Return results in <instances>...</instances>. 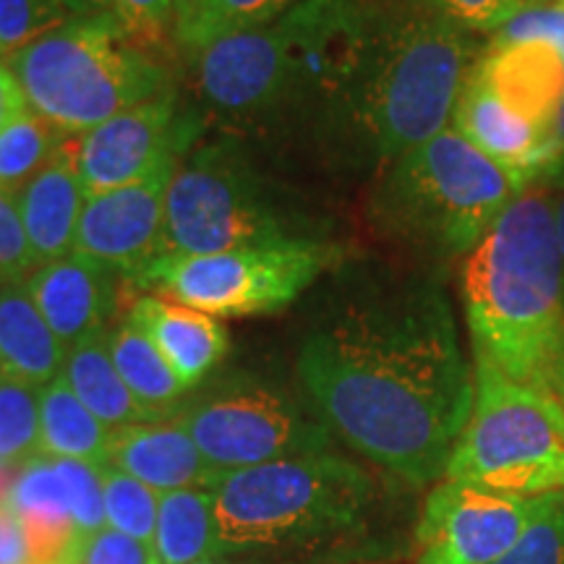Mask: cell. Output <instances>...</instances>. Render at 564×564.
Returning <instances> with one entry per match:
<instances>
[{
    "mask_svg": "<svg viewBox=\"0 0 564 564\" xmlns=\"http://www.w3.org/2000/svg\"><path fill=\"white\" fill-rule=\"evenodd\" d=\"M552 40L564 51V3L556 0L552 6H539V9H531L520 13L518 19L510 21L505 30L494 34V40ZM539 186H564V108L560 116V123H556L554 139H552V162H549L544 178H541Z\"/></svg>",
    "mask_w": 564,
    "mask_h": 564,
    "instance_id": "1f68e13d",
    "label": "cell"
},
{
    "mask_svg": "<svg viewBox=\"0 0 564 564\" xmlns=\"http://www.w3.org/2000/svg\"><path fill=\"white\" fill-rule=\"evenodd\" d=\"M196 564H225V562H212V560H209V562H196Z\"/></svg>",
    "mask_w": 564,
    "mask_h": 564,
    "instance_id": "f6af8a7d",
    "label": "cell"
},
{
    "mask_svg": "<svg viewBox=\"0 0 564 564\" xmlns=\"http://www.w3.org/2000/svg\"><path fill=\"white\" fill-rule=\"evenodd\" d=\"M175 165L171 162L131 186L89 196L70 253L108 267L126 282L144 272L165 253V199Z\"/></svg>",
    "mask_w": 564,
    "mask_h": 564,
    "instance_id": "4fadbf2b",
    "label": "cell"
},
{
    "mask_svg": "<svg viewBox=\"0 0 564 564\" xmlns=\"http://www.w3.org/2000/svg\"><path fill=\"white\" fill-rule=\"evenodd\" d=\"M9 63L26 108L82 137L118 112L171 95L158 53L133 42L108 13L70 17Z\"/></svg>",
    "mask_w": 564,
    "mask_h": 564,
    "instance_id": "5b68a950",
    "label": "cell"
},
{
    "mask_svg": "<svg viewBox=\"0 0 564 564\" xmlns=\"http://www.w3.org/2000/svg\"><path fill=\"white\" fill-rule=\"evenodd\" d=\"M562 3H564V0H562Z\"/></svg>",
    "mask_w": 564,
    "mask_h": 564,
    "instance_id": "c3c4849f",
    "label": "cell"
},
{
    "mask_svg": "<svg viewBox=\"0 0 564 564\" xmlns=\"http://www.w3.org/2000/svg\"><path fill=\"white\" fill-rule=\"evenodd\" d=\"M24 285L53 333L70 350L89 337L108 333L105 327L129 282L108 267L68 253L40 264Z\"/></svg>",
    "mask_w": 564,
    "mask_h": 564,
    "instance_id": "2e32d148",
    "label": "cell"
},
{
    "mask_svg": "<svg viewBox=\"0 0 564 564\" xmlns=\"http://www.w3.org/2000/svg\"><path fill=\"white\" fill-rule=\"evenodd\" d=\"M199 453L220 474L253 468L282 457L324 453L329 436L306 421L280 394L267 390H238L196 403L178 415Z\"/></svg>",
    "mask_w": 564,
    "mask_h": 564,
    "instance_id": "8fae6325",
    "label": "cell"
},
{
    "mask_svg": "<svg viewBox=\"0 0 564 564\" xmlns=\"http://www.w3.org/2000/svg\"><path fill=\"white\" fill-rule=\"evenodd\" d=\"M476 61L470 32L432 0H373L369 53L329 133L387 165L449 129Z\"/></svg>",
    "mask_w": 564,
    "mask_h": 564,
    "instance_id": "3957f363",
    "label": "cell"
},
{
    "mask_svg": "<svg viewBox=\"0 0 564 564\" xmlns=\"http://www.w3.org/2000/svg\"><path fill=\"white\" fill-rule=\"evenodd\" d=\"M66 139L68 133L30 108L13 116L0 129V192L17 196L58 154Z\"/></svg>",
    "mask_w": 564,
    "mask_h": 564,
    "instance_id": "83f0119b",
    "label": "cell"
},
{
    "mask_svg": "<svg viewBox=\"0 0 564 564\" xmlns=\"http://www.w3.org/2000/svg\"><path fill=\"white\" fill-rule=\"evenodd\" d=\"M340 262L333 243L293 241L220 253H162L129 288H144L209 316H257L288 308L324 270Z\"/></svg>",
    "mask_w": 564,
    "mask_h": 564,
    "instance_id": "ba28073f",
    "label": "cell"
},
{
    "mask_svg": "<svg viewBox=\"0 0 564 564\" xmlns=\"http://www.w3.org/2000/svg\"><path fill=\"white\" fill-rule=\"evenodd\" d=\"M444 478L541 497L564 491V400L476 358L474 411Z\"/></svg>",
    "mask_w": 564,
    "mask_h": 564,
    "instance_id": "52a82bcc",
    "label": "cell"
},
{
    "mask_svg": "<svg viewBox=\"0 0 564 564\" xmlns=\"http://www.w3.org/2000/svg\"><path fill=\"white\" fill-rule=\"evenodd\" d=\"M126 319L158 345L186 390L215 371L230 350L228 329L215 316L162 295H137Z\"/></svg>",
    "mask_w": 564,
    "mask_h": 564,
    "instance_id": "d6986e66",
    "label": "cell"
},
{
    "mask_svg": "<svg viewBox=\"0 0 564 564\" xmlns=\"http://www.w3.org/2000/svg\"><path fill=\"white\" fill-rule=\"evenodd\" d=\"M112 432L76 398L66 379L40 387V455L105 465Z\"/></svg>",
    "mask_w": 564,
    "mask_h": 564,
    "instance_id": "cb8c5ba5",
    "label": "cell"
},
{
    "mask_svg": "<svg viewBox=\"0 0 564 564\" xmlns=\"http://www.w3.org/2000/svg\"><path fill=\"white\" fill-rule=\"evenodd\" d=\"M556 238H560L562 270H564V186H562V192H560V202H556Z\"/></svg>",
    "mask_w": 564,
    "mask_h": 564,
    "instance_id": "7bdbcfd3",
    "label": "cell"
},
{
    "mask_svg": "<svg viewBox=\"0 0 564 564\" xmlns=\"http://www.w3.org/2000/svg\"><path fill=\"white\" fill-rule=\"evenodd\" d=\"M17 202L37 267L74 251L76 228L87 202L76 167L74 137H68L58 154L21 188Z\"/></svg>",
    "mask_w": 564,
    "mask_h": 564,
    "instance_id": "ffe728a7",
    "label": "cell"
},
{
    "mask_svg": "<svg viewBox=\"0 0 564 564\" xmlns=\"http://www.w3.org/2000/svg\"><path fill=\"white\" fill-rule=\"evenodd\" d=\"M303 3L306 0H199L186 17L175 21L173 40L194 55L230 34L270 26Z\"/></svg>",
    "mask_w": 564,
    "mask_h": 564,
    "instance_id": "4316f807",
    "label": "cell"
},
{
    "mask_svg": "<svg viewBox=\"0 0 564 564\" xmlns=\"http://www.w3.org/2000/svg\"><path fill=\"white\" fill-rule=\"evenodd\" d=\"M13 478H17V470H13L11 465L0 463V502H6V497H9Z\"/></svg>",
    "mask_w": 564,
    "mask_h": 564,
    "instance_id": "b9f144b4",
    "label": "cell"
},
{
    "mask_svg": "<svg viewBox=\"0 0 564 564\" xmlns=\"http://www.w3.org/2000/svg\"><path fill=\"white\" fill-rule=\"evenodd\" d=\"M0 379H3V371H0Z\"/></svg>",
    "mask_w": 564,
    "mask_h": 564,
    "instance_id": "7dc6e473",
    "label": "cell"
},
{
    "mask_svg": "<svg viewBox=\"0 0 564 564\" xmlns=\"http://www.w3.org/2000/svg\"><path fill=\"white\" fill-rule=\"evenodd\" d=\"M453 129L497 162L520 194L539 186L552 162V141L494 95L489 84L478 76L476 63L455 102Z\"/></svg>",
    "mask_w": 564,
    "mask_h": 564,
    "instance_id": "9a60e30c",
    "label": "cell"
},
{
    "mask_svg": "<svg viewBox=\"0 0 564 564\" xmlns=\"http://www.w3.org/2000/svg\"><path fill=\"white\" fill-rule=\"evenodd\" d=\"M562 494L520 497L474 481L444 478L423 505L415 564H494L560 505Z\"/></svg>",
    "mask_w": 564,
    "mask_h": 564,
    "instance_id": "30bf717a",
    "label": "cell"
},
{
    "mask_svg": "<svg viewBox=\"0 0 564 564\" xmlns=\"http://www.w3.org/2000/svg\"><path fill=\"white\" fill-rule=\"evenodd\" d=\"M100 11L154 53L175 32V0H100Z\"/></svg>",
    "mask_w": 564,
    "mask_h": 564,
    "instance_id": "836d02e7",
    "label": "cell"
},
{
    "mask_svg": "<svg viewBox=\"0 0 564 564\" xmlns=\"http://www.w3.org/2000/svg\"><path fill=\"white\" fill-rule=\"evenodd\" d=\"M301 382L327 426L387 474H447L474 411V377L434 274L366 278L303 343Z\"/></svg>",
    "mask_w": 564,
    "mask_h": 564,
    "instance_id": "6da1fadb",
    "label": "cell"
},
{
    "mask_svg": "<svg viewBox=\"0 0 564 564\" xmlns=\"http://www.w3.org/2000/svg\"><path fill=\"white\" fill-rule=\"evenodd\" d=\"M478 76L512 112L552 141L564 108V51L552 40H494Z\"/></svg>",
    "mask_w": 564,
    "mask_h": 564,
    "instance_id": "e0dca14e",
    "label": "cell"
},
{
    "mask_svg": "<svg viewBox=\"0 0 564 564\" xmlns=\"http://www.w3.org/2000/svg\"><path fill=\"white\" fill-rule=\"evenodd\" d=\"M474 356L564 400V270L549 194L510 202L463 267Z\"/></svg>",
    "mask_w": 564,
    "mask_h": 564,
    "instance_id": "7a4b0ae2",
    "label": "cell"
},
{
    "mask_svg": "<svg viewBox=\"0 0 564 564\" xmlns=\"http://www.w3.org/2000/svg\"><path fill=\"white\" fill-rule=\"evenodd\" d=\"M21 110H26L24 95H21L19 84L13 79L9 63L0 58V129H3L13 116H19Z\"/></svg>",
    "mask_w": 564,
    "mask_h": 564,
    "instance_id": "ab89813d",
    "label": "cell"
},
{
    "mask_svg": "<svg viewBox=\"0 0 564 564\" xmlns=\"http://www.w3.org/2000/svg\"><path fill=\"white\" fill-rule=\"evenodd\" d=\"M34 270H37V259L24 230L17 196L0 192V285L26 282Z\"/></svg>",
    "mask_w": 564,
    "mask_h": 564,
    "instance_id": "e575fe53",
    "label": "cell"
},
{
    "mask_svg": "<svg viewBox=\"0 0 564 564\" xmlns=\"http://www.w3.org/2000/svg\"><path fill=\"white\" fill-rule=\"evenodd\" d=\"M212 491L223 552H243L352 531L364 520L373 484L361 465L314 453L232 470Z\"/></svg>",
    "mask_w": 564,
    "mask_h": 564,
    "instance_id": "8992f818",
    "label": "cell"
},
{
    "mask_svg": "<svg viewBox=\"0 0 564 564\" xmlns=\"http://www.w3.org/2000/svg\"><path fill=\"white\" fill-rule=\"evenodd\" d=\"M241 160L207 147L175 165L165 199V253H220L293 241Z\"/></svg>",
    "mask_w": 564,
    "mask_h": 564,
    "instance_id": "9c48e42d",
    "label": "cell"
},
{
    "mask_svg": "<svg viewBox=\"0 0 564 564\" xmlns=\"http://www.w3.org/2000/svg\"><path fill=\"white\" fill-rule=\"evenodd\" d=\"M68 348L58 340L24 282L0 285V371L17 382L45 387L61 377Z\"/></svg>",
    "mask_w": 564,
    "mask_h": 564,
    "instance_id": "7402d4cb",
    "label": "cell"
},
{
    "mask_svg": "<svg viewBox=\"0 0 564 564\" xmlns=\"http://www.w3.org/2000/svg\"><path fill=\"white\" fill-rule=\"evenodd\" d=\"M196 55V84L212 108L238 118H267L280 105V34L262 26L230 34Z\"/></svg>",
    "mask_w": 564,
    "mask_h": 564,
    "instance_id": "5bb4252c",
    "label": "cell"
},
{
    "mask_svg": "<svg viewBox=\"0 0 564 564\" xmlns=\"http://www.w3.org/2000/svg\"><path fill=\"white\" fill-rule=\"evenodd\" d=\"M494 564H564V497Z\"/></svg>",
    "mask_w": 564,
    "mask_h": 564,
    "instance_id": "74e56055",
    "label": "cell"
},
{
    "mask_svg": "<svg viewBox=\"0 0 564 564\" xmlns=\"http://www.w3.org/2000/svg\"><path fill=\"white\" fill-rule=\"evenodd\" d=\"M192 137L194 129L178 116L173 95L118 112L110 121L74 137L84 194L89 199L150 178L160 167L178 162L175 158Z\"/></svg>",
    "mask_w": 564,
    "mask_h": 564,
    "instance_id": "7c38bea8",
    "label": "cell"
},
{
    "mask_svg": "<svg viewBox=\"0 0 564 564\" xmlns=\"http://www.w3.org/2000/svg\"><path fill=\"white\" fill-rule=\"evenodd\" d=\"M432 3L465 32L497 34L520 13L546 6V0H432Z\"/></svg>",
    "mask_w": 564,
    "mask_h": 564,
    "instance_id": "d590c367",
    "label": "cell"
},
{
    "mask_svg": "<svg viewBox=\"0 0 564 564\" xmlns=\"http://www.w3.org/2000/svg\"><path fill=\"white\" fill-rule=\"evenodd\" d=\"M108 463L158 494L215 489L225 476L212 468L186 429L175 421L133 423L112 432Z\"/></svg>",
    "mask_w": 564,
    "mask_h": 564,
    "instance_id": "ac0fdd59",
    "label": "cell"
},
{
    "mask_svg": "<svg viewBox=\"0 0 564 564\" xmlns=\"http://www.w3.org/2000/svg\"><path fill=\"white\" fill-rule=\"evenodd\" d=\"M63 379L91 415H97L110 432L133 426V423H152L144 408L137 403L129 387L118 373L108 350V333H100L68 350Z\"/></svg>",
    "mask_w": 564,
    "mask_h": 564,
    "instance_id": "603a6c76",
    "label": "cell"
},
{
    "mask_svg": "<svg viewBox=\"0 0 564 564\" xmlns=\"http://www.w3.org/2000/svg\"><path fill=\"white\" fill-rule=\"evenodd\" d=\"M55 460V457H53ZM58 474L66 484L70 514H74L76 539L102 531L108 525L105 514V486L102 465H91L82 460H55Z\"/></svg>",
    "mask_w": 564,
    "mask_h": 564,
    "instance_id": "d6a6232c",
    "label": "cell"
},
{
    "mask_svg": "<svg viewBox=\"0 0 564 564\" xmlns=\"http://www.w3.org/2000/svg\"><path fill=\"white\" fill-rule=\"evenodd\" d=\"M74 17H87V13H102L100 0H63Z\"/></svg>",
    "mask_w": 564,
    "mask_h": 564,
    "instance_id": "60d3db41",
    "label": "cell"
},
{
    "mask_svg": "<svg viewBox=\"0 0 564 564\" xmlns=\"http://www.w3.org/2000/svg\"><path fill=\"white\" fill-rule=\"evenodd\" d=\"M102 486L108 525L152 549L160 494L129 474H123V470L112 468L110 463L102 465Z\"/></svg>",
    "mask_w": 564,
    "mask_h": 564,
    "instance_id": "f546056e",
    "label": "cell"
},
{
    "mask_svg": "<svg viewBox=\"0 0 564 564\" xmlns=\"http://www.w3.org/2000/svg\"><path fill=\"white\" fill-rule=\"evenodd\" d=\"M225 554L217 539L215 491L181 489L160 494L154 528V564H196Z\"/></svg>",
    "mask_w": 564,
    "mask_h": 564,
    "instance_id": "d4e9b609",
    "label": "cell"
},
{
    "mask_svg": "<svg viewBox=\"0 0 564 564\" xmlns=\"http://www.w3.org/2000/svg\"><path fill=\"white\" fill-rule=\"evenodd\" d=\"M108 350L126 387L152 423H160L165 415L178 411L186 387L175 377L173 366L165 361L158 345L139 327L123 319L118 327L108 329Z\"/></svg>",
    "mask_w": 564,
    "mask_h": 564,
    "instance_id": "484cf974",
    "label": "cell"
},
{
    "mask_svg": "<svg viewBox=\"0 0 564 564\" xmlns=\"http://www.w3.org/2000/svg\"><path fill=\"white\" fill-rule=\"evenodd\" d=\"M74 17L63 0H0V58H11L34 40Z\"/></svg>",
    "mask_w": 564,
    "mask_h": 564,
    "instance_id": "4dcf8cb0",
    "label": "cell"
},
{
    "mask_svg": "<svg viewBox=\"0 0 564 564\" xmlns=\"http://www.w3.org/2000/svg\"><path fill=\"white\" fill-rule=\"evenodd\" d=\"M0 564H32L24 528L6 502H0Z\"/></svg>",
    "mask_w": 564,
    "mask_h": 564,
    "instance_id": "f35d334b",
    "label": "cell"
},
{
    "mask_svg": "<svg viewBox=\"0 0 564 564\" xmlns=\"http://www.w3.org/2000/svg\"><path fill=\"white\" fill-rule=\"evenodd\" d=\"M196 3H199V0H175V21H178L181 17H186V13L192 11Z\"/></svg>",
    "mask_w": 564,
    "mask_h": 564,
    "instance_id": "ee69618b",
    "label": "cell"
},
{
    "mask_svg": "<svg viewBox=\"0 0 564 564\" xmlns=\"http://www.w3.org/2000/svg\"><path fill=\"white\" fill-rule=\"evenodd\" d=\"M53 564H66V562H63V560H61V562H53Z\"/></svg>",
    "mask_w": 564,
    "mask_h": 564,
    "instance_id": "bcb514c9",
    "label": "cell"
},
{
    "mask_svg": "<svg viewBox=\"0 0 564 564\" xmlns=\"http://www.w3.org/2000/svg\"><path fill=\"white\" fill-rule=\"evenodd\" d=\"M6 505L24 528L32 564L61 562L76 539L66 484L53 457H34L17 470Z\"/></svg>",
    "mask_w": 564,
    "mask_h": 564,
    "instance_id": "44dd1931",
    "label": "cell"
},
{
    "mask_svg": "<svg viewBox=\"0 0 564 564\" xmlns=\"http://www.w3.org/2000/svg\"><path fill=\"white\" fill-rule=\"evenodd\" d=\"M40 457V387L0 379V463L21 468Z\"/></svg>",
    "mask_w": 564,
    "mask_h": 564,
    "instance_id": "f1b7e54d",
    "label": "cell"
},
{
    "mask_svg": "<svg viewBox=\"0 0 564 564\" xmlns=\"http://www.w3.org/2000/svg\"><path fill=\"white\" fill-rule=\"evenodd\" d=\"M520 188L455 129H444L384 165L373 220L421 257L470 253Z\"/></svg>",
    "mask_w": 564,
    "mask_h": 564,
    "instance_id": "277c9868",
    "label": "cell"
},
{
    "mask_svg": "<svg viewBox=\"0 0 564 564\" xmlns=\"http://www.w3.org/2000/svg\"><path fill=\"white\" fill-rule=\"evenodd\" d=\"M66 564H154L152 549L131 539L116 528L105 525L102 531L74 539L63 556Z\"/></svg>",
    "mask_w": 564,
    "mask_h": 564,
    "instance_id": "8d00e7d4",
    "label": "cell"
}]
</instances>
